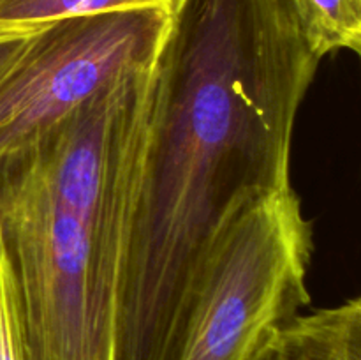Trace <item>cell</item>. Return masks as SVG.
<instances>
[{
  "label": "cell",
  "instance_id": "2",
  "mask_svg": "<svg viewBox=\"0 0 361 360\" xmlns=\"http://www.w3.org/2000/svg\"><path fill=\"white\" fill-rule=\"evenodd\" d=\"M164 52V49H162ZM162 55L88 102L0 184L27 360H116Z\"/></svg>",
  "mask_w": 361,
  "mask_h": 360
},
{
  "label": "cell",
  "instance_id": "10",
  "mask_svg": "<svg viewBox=\"0 0 361 360\" xmlns=\"http://www.w3.org/2000/svg\"><path fill=\"white\" fill-rule=\"evenodd\" d=\"M355 53H356V55H358V59H360V64H361V41H360V44H358V46H356Z\"/></svg>",
  "mask_w": 361,
  "mask_h": 360
},
{
  "label": "cell",
  "instance_id": "7",
  "mask_svg": "<svg viewBox=\"0 0 361 360\" xmlns=\"http://www.w3.org/2000/svg\"><path fill=\"white\" fill-rule=\"evenodd\" d=\"M312 52L321 60L338 49L355 52L361 41L356 0H288Z\"/></svg>",
  "mask_w": 361,
  "mask_h": 360
},
{
  "label": "cell",
  "instance_id": "11",
  "mask_svg": "<svg viewBox=\"0 0 361 360\" xmlns=\"http://www.w3.org/2000/svg\"><path fill=\"white\" fill-rule=\"evenodd\" d=\"M356 2H358V6H360V9H361V0H356Z\"/></svg>",
  "mask_w": 361,
  "mask_h": 360
},
{
  "label": "cell",
  "instance_id": "1",
  "mask_svg": "<svg viewBox=\"0 0 361 360\" xmlns=\"http://www.w3.org/2000/svg\"><path fill=\"white\" fill-rule=\"evenodd\" d=\"M319 62L288 0H173L116 360H178L183 300L221 219L293 186V133Z\"/></svg>",
  "mask_w": 361,
  "mask_h": 360
},
{
  "label": "cell",
  "instance_id": "5",
  "mask_svg": "<svg viewBox=\"0 0 361 360\" xmlns=\"http://www.w3.org/2000/svg\"><path fill=\"white\" fill-rule=\"evenodd\" d=\"M249 360H361V296L300 313L275 328Z\"/></svg>",
  "mask_w": 361,
  "mask_h": 360
},
{
  "label": "cell",
  "instance_id": "9",
  "mask_svg": "<svg viewBox=\"0 0 361 360\" xmlns=\"http://www.w3.org/2000/svg\"><path fill=\"white\" fill-rule=\"evenodd\" d=\"M35 35V34H34ZM34 35H2L0 34V80L23 55Z\"/></svg>",
  "mask_w": 361,
  "mask_h": 360
},
{
  "label": "cell",
  "instance_id": "3",
  "mask_svg": "<svg viewBox=\"0 0 361 360\" xmlns=\"http://www.w3.org/2000/svg\"><path fill=\"white\" fill-rule=\"evenodd\" d=\"M312 224L295 187L236 201L187 289L178 360H249L277 327L310 306Z\"/></svg>",
  "mask_w": 361,
  "mask_h": 360
},
{
  "label": "cell",
  "instance_id": "8",
  "mask_svg": "<svg viewBox=\"0 0 361 360\" xmlns=\"http://www.w3.org/2000/svg\"><path fill=\"white\" fill-rule=\"evenodd\" d=\"M0 360H27L16 277L0 226Z\"/></svg>",
  "mask_w": 361,
  "mask_h": 360
},
{
  "label": "cell",
  "instance_id": "6",
  "mask_svg": "<svg viewBox=\"0 0 361 360\" xmlns=\"http://www.w3.org/2000/svg\"><path fill=\"white\" fill-rule=\"evenodd\" d=\"M173 0H0V34L34 35L73 18L115 11L171 7Z\"/></svg>",
  "mask_w": 361,
  "mask_h": 360
},
{
  "label": "cell",
  "instance_id": "4",
  "mask_svg": "<svg viewBox=\"0 0 361 360\" xmlns=\"http://www.w3.org/2000/svg\"><path fill=\"white\" fill-rule=\"evenodd\" d=\"M171 7L115 11L42 28L0 80V184L88 102L162 55Z\"/></svg>",
  "mask_w": 361,
  "mask_h": 360
}]
</instances>
